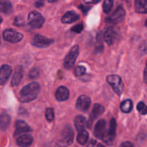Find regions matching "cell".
<instances>
[{"instance_id": "1", "label": "cell", "mask_w": 147, "mask_h": 147, "mask_svg": "<svg viewBox=\"0 0 147 147\" xmlns=\"http://www.w3.org/2000/svg\"><path fill=\"white\" fill-rule=\"evenodd\" d=\"M40 85L37 82H32L21 89L19 99L22 103H30L34 100L40 93Z\"/></svg>"}, {"instance_id": "2", "label": "cell", "mask_w": 147, "mask_h": 147, "mask_svg": "<svg viewBox=\"0 0 147 147\" xmlns=\"http://www.w3.org/2000/svg\"><path fill=\"white\" fill-rule=\"evenodd\" d=\"M74 140V132L70 126L67 125L62 131V139L57 142L60 147H67L73 144Z\"/></svg>"}, {"instance_id": "3", "label": "cell", "mask_w": 147, "mask_h": 147, "mask_svg": "<svg viewBox=\"0 0 147 147\" xmlns=\"http://www.w3.org/2000/svg\"><path fill=\"white\" fill-rule=\"evenodd\" d=\"M79 55V46L78 45L73 46L71 49H70V52L67 53L66 57L64 59V63H63V65L64 67L67 70H70L74 65L75 63H76V60L78 58V56Z\"/></svg>"}, {"instance_id": "4", "label": "cell", "mask_w": 147, "mask_h": 147, "mask_svg": "<svg viewBox=\"0 0 147 147\" xmlns=\"http://www.w3.org/2000/svg\"><path fill=\"white\" fill-rule=\"evenodd\" d=\"M106 80L116 94L119 96L122 94L123 90V83L120 76L117 75H110L106 78Z\"/></svg>"}, {"instance_id": "5", "label": "cell", "mask_w": 147, "mask_h": 147, "mask_svg": "<svg viewBox=\"0 0 147 147\" xmlns=\"http://www.w3.org/2000/svg\"><path fill=\"white\" fill-rule=\"evenodd\" d=\"M27 20H28V24L34 29L41 28L45 21L44 17L37 11H31L29 14Z\"/></svg>"}, {"instance_id": "6", "label": "cell", "mask_w": 147, "mask_h": 147, "mask_svg": "<svg viewBox=\"0 0 147 147\" xmlns=\"http://www.w3.org/2000/svg\"><path fill=\"white\" fill-rule=\"evenodd\" d=\"M3 37L6 41L11 43H17L22 40L23 34L12 29H7L3 32Z\"/></svg>"}, {"instance_id": "7", "label": "cell", "mask_w": 147, "mask_h": 147, "mask_svg": "<svg viewBox=\"0 0 147 147\" xmlns=\"http://www.w3.org/2000/svg\"><path fill=\"white\" fill-rule=\"evenodd\" d=\"M116 121L115 119H112L110 121V126H109V131H107L106 135L103 138L102 140L106 143V144L111 146L113 144V140L116 136Z\"/></svg>"}, {"instance_id": "8", "label": "cell", "mask_w": 147, "mask_h": 147, "mask_svg": "<svg viewBox=\"0 0 147 147\" xmlns=\"http://www.w3.org/2000/svg\"><path fill=\"white\" fill-rule=\"evenodd\" d=\"M53 40L40 34H35L32 40V44L39 48H45L51 45L53 43Z\"/></svg>"}, {"instance_id": "9", "label": "cell", "mask_w": 147, "mask_h": 147, "mask_svg": "<svg viewBox=\"0 0 147 147\" xmlns=\"http://www.w3.org/2000/svg\"><path fill=\"white\" fill-rule=\"evenodd\" d=\"M126 11L122 7H118L106 19V22L111 24H117L124 19Z\"/></svg>"}, {"instance_id": "10", "label": "cell", "mask_w": 147, "mask_h": 147, "mask_svg": "<svg viewBox=\"0 0 147 147\" xmlns=\"http://www.w3.org/2000/svg\"><path fill=\"white\" fill-rule=\"evenodd\" d=\"M105 111V109L103 106L98 103H96L93 106V109H92V112L90 115V119H89L88 122V127L90 128L92 126L93 122L96 120V119L101 116Z\"/></svg>"}, {"instance_id": "11", "label": "cell", "mask_w": 147, "mask_h": 147, "mask_svg": "<svg viewBox=\"0 0 147 147\" xmlns=\"http://www.w3.org/2000/svg\"><path fill=\"white\" fill-rule=\"evenodd\" d=\"M90 104H91V100L90 98L87 96H80L78 98L76 103V108L78 110L80 111L86 112L90 109Z\"/></svg>"}, {"instance_id": "12", "label": "cell", "mask_w": 147, "mask_h": 147, "mask_svg": "<svg viewBox=\"0 0 147 147\" xmlns=\"http://www.w3.org/2000/svg\"><path fill=\"white\" fill-rule=\"evenodd\" d=\"M30 131H32V129L25 121L22 120L17 121L15 123V131L14 134V136H17L22 134L28 133Z\"/></svg>"}, {"instance_id": "13", "label": "cell", "mask_w": 147, "mask_h": 147, "mask_svg": "<svg viewBox=\"0 0 147 147\" xmlns=\"http://www.w3.org/2000/svg\"><path fill=\"white\" fill-rule=\"evenodd\" d=\"M11 71H12V69L11 66L8 65H3L0 67V85L1 86L5 85L11 76Z\"/></svg>"}, {"instance_id": "14", "label": "cell", "mask_w": 147, "mask_h": 147, "mask_svg": "<svg viewBox=\"0 0 147 147\" xmlns=\"http://www.w3.org/2000/svg\"><path fill=\"white\" fill-rule=\"evenodd\" d=\"M106 122L104 120H100L97 122L94 129V134L98 139H103L106 135Z\"/></svg>"}, {"instance_id": "15", "label": "cell", "mask_w": 147, "mask_h": 147, "mask_svg": "<svg viewBox=\"0 0 147 147\" xmlns=\"http://www.w3.org/2000/svg\"><path fill=\"white\" fill-rule=\"evenodd\" d=\"M117 37V32L112 27H109L106 29L103 33V38L106 42L109 45H113Z\"/></svg>"}, {"instance_id": "16", "label": "cell", "mask_w": 147, "mask_h": 147, "mask_svg": "<svg viewBox=\"0 0 147 147\" xmlns=\"http://www.w3.org/2000/svg\"><path fill=\"white\" fill-rule=\"evenodd\" d=\"M23 73L24 70L22 66L19 65L16 67L11 80V86H17V85H19L23 77Z\"/></svg>"}, {"instance_id": "17", "label": "cell", "mask_w": 147, "mask_h": 147, "mask_svg": "<svg viewBox=\"0 0 147 147\" xmlns=\"http://www.w3.org/2000/svg\"><path fill=\"white\" fill-rule=\"evenodd\" d=\"M80 19V16L73 11H69L66 12L61 18V22L65 24H71Z\"/></svg>"}, {"instance_id": "18", "label": "cell", "mask_w": 147, "mask_h": 147, "mask_svg": "<svg viewBox=\"0 0 147 147\" xmlns=\"http://www.w3.org/2000/svg\"><path fill=\"white\" fill-rule=\"evenodd\" d=\"M33 140L34 139L30 134H24L17 138V144L21 147H28L32 144Z\"/></svg>"}, {"instance_id": "19", "label": "cell", "mask_w": 147, "mask_h": 147, "mask_svg": "<svg viewBox=\"0 0 147 147\" xmlns=\"http://www.w3.org/2000/svg\"><path fill=\"white\" fill-rule=\"evenodd\" d=\"M69 95L68 89L65 86H60L56 90L55 98L58 101H65L68 99Z\"/></svg>"}, {"instance_id": "20", "label": "cell", "mask_w": 147, "mask_h": 147, "mask_svg": "<svg viewBox=\"0 0 147 147\" xmlns=\"http://www.w3.org/2000/svg\"><path fill=\"white\" fill-rule=\"evenodd\" d=\"M75 126L78 131H80L84 130L85 127L86 126V119L83 116L79 115L76 117L74 120Z\"/></svg>"}, {"instance_id": "21", "label": "cell", "mask_w": 147, "mask_h": 147, "mask_svg": "<svg viewBox=\"0 0 147 147\" xmlns=\"http://www.w3.org/2000/svg\"><path fill=\"white\" fill-rule=\"evenodd\" d=\"M135 9L139 14H147L146 0H135Z\"/></svg>"}, {"instance_id": "22", "label": "cell", "mask_w": 147, "mask_h": 147, "mask_svg": "<svg viewBox=\"0 0 147 147\" xmlns=\"http://www.w3.org/2000/svg\"><path fill=\"white\" fill-rule=\"evenodd\" d=\"M11 118L7 113H3L0 116V129L3 131H5L9 126Z\"/></svg>"}, {"instance_id": "23", "label": "cell", "mask_w": 147, "mask_h": 147, "mask_svg": "<svg viewBox=\"0 0 147 147\" xmlns=\"http://www.w3.org/2000/svg\"><path fill=\"white\" fill-rule=\"evenodd\" d=\"M12 6L9 0H0V11L4 14H9L11 11Z\"/></svg>"}, {"instance_id": "24", "label": "cell", "mask_w": 147, "mask_h": 147, "mask_svg": "<svg viewBox=\"0 0 147 147\" xmlns=\"http://www.w3.org/2000/svg\"><path fill=\"white\" fill-rule=\"evenodd\" d=\"M121 110L122 112L126 113H129L131 111L132 109H133V103L132 100L130 99H127L126 100H123L120 105Z\"/></svg>"}, {"instance_id": "25", "label": "cell", "mask_w": 147, "mask_h": 147, "mask_svg": "<svg viewBox=\"0 0 147 147\" xmlns=\"http://www.w3.org/2000/svg\"><path fill=\"white\" fill-rule=\"evenodd\" d=\"M88 133L86 130H83L79 131L78 135L77 136V141L80 144L85 145L87 143L88 140Z\"/></svg>"}, {"instance_id": "26", "label": "cell", "mask_w": 147, "mask_h": 147, "mask_svg": "<svg viewBox=\"0 0 147 147\" xmlns=\"http://www.w3.org/2000/svg\"><path fill=\"white\" fill-rule=\"evenodd\" d=\"M113 4V0H105L103 2V9L106 14H109L112 9Z\"/></svg>"}, {"instance_id": "27", "label": "cell", "mask_w": 147, "mask_h": 147, "mask_svg": "<svg viewBox=\"0 0 147 147\" xmlns=\"http://www.w3.org/2000/svg\"><path fill=\"white\" fill-rule=\"evenodd\" d=\"M45 117L48 121H53L55 118L54 109L53 108H48L45 111Z\"/></svg>"}, {"instance_id": "28", "label": "cell", "mask_w": 147, "mask_h": 147, "mask_svg": "<svg viewBox=\"0 0 147 147\" xmlns=\"http://www.w3.org/2000/svg\"><path fill=\"white\" fill-rule=\"evenodd\" d=\"M136 109L142 115L147 114V106L144 102H139L136 106Z\"/></svg>"}, {"instance_id": "29", "label": "cell", "mask_w": 147, "mask_h": 147, "mask_svg": "<svg viewBox=\"0 0 147 147\" xmlns=\"http://www.w3.org/2000/svg\"><path fill=\"white\" fill-rule=\"evenodd\" d=\"M86 70V69L84 66L78 65L75 68V74H76V76H81L85 74Z\"/></svg>"}, {"instance_id": "30", "label": "cell", "mask_w": 147, "mask_h": 147, "mask_svg": "<svg viewBox=\"0 0 147 147\" xmlns=\"http://www.w3.org/2000/svg\"><path fill=\"white\" fill-rule=\"evenodd\" d=\"M39 75H40V71H39L38 69H37V67H34V68H32L31 70H30L29 76H30V78L34 79V78H37L39 76Z\"/></svg>"}, {"instance_id": "31", "label": "cell", "mask_w": 147, "mask_h": 147, "mask_svg": "<svg viewBox=\"0 0 147 147\" xmlns=\"http://www.w3.org/2000/svg\"><path fill=\"white\" fill-rule=\"evenodd\" d=\"M83 25L82 24H77V25L74 26V27L71 29L72 31L76 33H78V34L81 32L83 31Z\"/></svg>"}, {"instance_id": "32", "label": "cell", "mask_w": 147, "mask_h": 147, "mask_svg": "<svg viewBox=\"0 0 147 147\" xmlns=\"http://www.w3.org/2000/svg\"><path fill=\"white\" fill-rule=\"evenodd\" d=\"M14 25H17V26L22 25V24H24L23 19L20 18V17H16L15 20H14Z\"/></svg>"}, {"instance_id": "33", "label": "cell", "mask_w": 147, "mask_h": 147, "mask_svg": "<svg viewBox=\"0 0 147 147\" xmlns=\"http://www.w3.org/2000/svg\"><path fill=\"white\" fill-rule=\"evenodd\" d=\"M119 147H134V145L129 142H123Z\"/></svg>"}, {"instance_id": "34", "label": "cell", "mask_w": 147, "mask_h": 147, "mask_svg": "<svg viewBox=\"0 0 147 147\" xmlns=\"http://www.w3.org/2000/svg\"><path fill=\"white\" fill-rule=\"evenodd\" d=\"M144 80L145 83L147 84V61L146 63V67L144 69Z\"/></svg>"}, {"instance_id": "35", "label": "cell", "mask_w": 147, "mask_h": 147, "mask_svg": "<svg viewBox=\"0 0 147 147\" xmlns=\"http://www.w3.org/2000/svg\"><path fill=\"white\" fill-rule=\"evenodd\" d=\"M100 1H101V0H84L86 4H96Z\"/></svg>"}, {"instance_id": "36", "label": "cell", "mask_w": 147, "mask_h": 147, "mask_svg": "<svg viewBox=\"0 0 147 147\" xmlns=\"http://www.w3.org/2000/svg\"><path fill=\"white\" fill-rule=\"evenodd\" d=\"M47 1H49V2H51V3H53V2H55V1H57V0H47Z\"/></svg>"}, {"instance_id": "37", "label": "cell", "mask_w": 147, "mask_h": 147, "mask_svg": "<svg viewBox=\"0 0 147 147\" xmlns=\"http://www.w3.org/2000/svg\"><path fill=\"white\" fill-rule=\"evenodd\" d=\"M98 147H105V146H103V145H101V144H98Z\"/></svg>"}, {"instance_id": "38", "label": "cell", "mask_w": 147, "mask_h": 147, "mask_svg": "<svg viewBox=\"0 0 147 147\" xmlns=\"http://www.w3.org/2000/svg\"><path fill=\"white\" fill-rule=\"evenodd\" d=\"M1 22H2V18H1V17H0V24L1 23Z\"/></svg>"}, {"instance_id": "39", "label": "cell", "mask_w": 147, "mask_h": 147, "mask_svg": "<svg viewBox=\"0 0 147 147\" xmlns=\"http://www.w3.org/2000/svg\"><path fill=\"white\" fill-rule=\"evenodd\" d=\"M145 26L147 27V20H146V22H145Z\"/></svg>"}, {"instance_id": "40", "label": "cell", "mask_w": 147, "mask_h": 147, "mask_svg": "<svg viewBox=\"0 0 147 147\" xmlns=\"http://www.w3.org/2000/svg\"><path fill=\"white\" fill-rule=\"evenodd\" d=\"M0 44H1V37H0Z\"/></svg>"}, {"instance_id": "41", "label": "cell", "mask_w": 147, "mask_h": 147, "mask_svg": "<svg viewBox=\"0 0 147 147\" xmlns=\"http://www.w3.org/2000/svg\"><path fill=\"white\" fill-rule=\"evenodd\" d=\"M146 1H147V0H146Z\"/></svg>"}]
</instances>
